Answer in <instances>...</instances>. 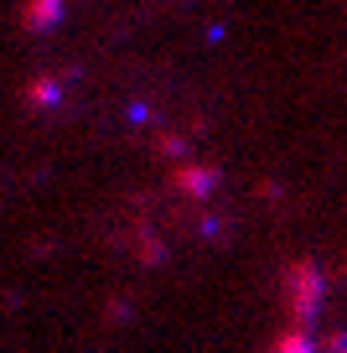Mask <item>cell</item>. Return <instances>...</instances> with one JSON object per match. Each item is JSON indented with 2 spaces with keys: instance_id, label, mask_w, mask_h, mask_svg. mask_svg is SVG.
<instances>
[{
  "instance_id": "obj_1",
  "label": "cell",
  "mask_w": 347,
  "mask_h": 353,
  "mask_svg": "<svg viewBox=\"0 0 347 353\" xmlns=\"http://www.w3.org/2000/svg\"><path fill=\"white\" fill-rule=\"evenodd\" d=\"M275 353H322V348L311 343V332H285V338L275 343Z\"/></svg>"
}]
</instances>
